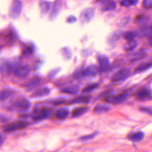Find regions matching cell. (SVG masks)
<instances>
[{
  "label": "cell",
  "instance_id": "obj_1",
  "mask_svg": "<svg viewBox=\"0 0 152 152\" xmlns=\"http://www.w3.org/2000/svg\"><path fill=\"white\" fill-rule=\"evenodd\" d=\"M130 92L129 91H125L117 95H108L104 99V100L108 103L119 104L126 100Z\"/></svg>",
  "mask_w": 152,
  "mask_h": 152
},
{
  "label": "cell",
  "instance_id": "obj_2",
  "mask_svg": "<svg viewBox=\"0 0 152 152\" xmlns=\"http://www.w3.org/2000/svg\"><path fill=\"white\" fill-rule=\"evenodd\" d=\"M22 8L23 4L20 0H13L10 8V16L12 18H18L21 14Z\"/></svg>",
  "mask_w": 152,
  "mask_h": 152
},
{
  "label": "cell",
  "instance_id": "obj_3",
  "mask_svg": "<svg viewBox=\"0 0 152 152\" xmlns=\"http://www.w3.org/2000/svg\"><path fill=\"white\" fill-rule=\"evenodd\" d=\"M28 125V123L23 121H18L5 126L3 128V131L5 132H11L20 130L26 128Z\"/></svg>",
  "mask_w": 152,
  "mask_h": 152
},
{
  "label": "cell",
  "instance_id": "obj_4",
  "mask_svg": "<svg viewBox=\"0 0 152 152\" xmlns=\"http://www.w3.org/2000/svg\"><path fill=\"white\" fill-rule=\"evenodd\" d=\"M131 74V70L128 68H122L115 72L112 77V81L115 83L123 81L126 80Z\"/></svg>",
  "mask_w": 152,
  "mask_h": 152
},
{
  "label": "cell",
  "instance_id": "obj_5",
  "mask_svg": "<svg viewBox=\"0 0 152 152\" xmlns=\"http://www.w3.org/2000/svg\"><path fill=\"white\" fill-rule=\"evenodd\" d=\"M95 10L93 8H87L83 10L80 15V21L81 24H84L89 23L94 15Z\"/></svg>",
  "mask_w": 152,
  "mask_h": 152
},
{
  "label": "cell",
  "instance_id": "obj_6",
  "mask_svg": "<svg viewBox=\"0 0 152 152\" xmlns=\"http://www.w3.org/2000/svg\"><path fill=\"white\" fill-rule=\"evenodd\" d=\"M50 109H48V108H42V109H39L37 110L35 114L33 116V119L35 121H40L42 119H44L46 118H48L50 113Z\"/></svg>",
  "mask_w": 152,
  "mask_h": 152
},
{
  "label": "cell",
  "instance_id": "obj_7",
  "mask_svg": "<svg viewBox=\"0 0 152 152\" xmlns=\"http://www.w3.org/2000/svg\"><path fill=\"white\" fill-rule=\"evenodd\" d=\"M62 8V2L60 0H56L53 4L51 12L50 13V19L54 20L59 14Z\"/></svg>",
  "mask_w": 152,
  "mask_h": 152
},
{
  "label": "cell",
  "instance_id": "obj_8",
  "mask_svg": "<svg viewBox=\"0 0 152 152\" xmlns=\"http://www.w3.org/2000/svg\"><path fill=\"white\" fill-rule=\"evenodd\" d=\"M30 68L28 66H20L16 68L14 70V75L18 78L26 77L30 73Z\"/></svg>",
  "mask_w": 152,
  "mask_h": 152
},
{
  "label": "cell",
  "instance_id": "obj_9",
  "mask_svg": "<svg viewBox=\"0 0 152 152\" xmlns=\"http://www.w3.org/2000/svg\"><path fill=\"white\" fill-rule=\"evenodd\" d=\"M116 7V2L113 0H105L102 1L100 5V10L105 12L114 10Z\"/></svg>",
  "mask_w": 152,
  "mask_h": 152
},
{
  "label": "cell",
  "instance_id": "obj_10",
  "mask_svg": "<svg viewBox=\"0 0 152 152\" xmlns=\"http://www.w3.org/2000/svg\"><path fill=\"white\" fill-rule=\"evenodd\" d=\"M14 106L17 108L22 109V110H26L30 108L31 104L30 102L24 97L19 98L14 103Z\"/></svg>",
  "mask_w": 152,
  "mask_h": 152
},
{
  "label": "cell",
  "instance_id": "obj_11",
  "mask_svg": "<svg viewBox=\"0 0 152 152\" xmlns=\"http://www.w3.org/2000/svg\"><path fill=\"white\" fill-rule=\"evenodd\" d=\"M99 64V69L100 71L105 70L109 65V59L107 56L104 55H99L97 57Z\"/></svg>",
  "mask_w": 152,
  "mask_h": 152
},
{
  "label": "cell",
  "instance_id": "obj_12",
  "mask_svg": "<svg viewBox=\"0 0 152 152\" xmlns=\"http://www.w3.org/2000/svg\"><path fill=\"white\" fill-rule=\"evenodd\" d=\"M99 67L94 64H91L88 65L85 68H83V73L84 77H88V76H93L95 75L98 71Z\"/></svg>",
  "mask_w": 152,
  "mask_h": 152
},
{
  "label": "cell",
  "instance_id": "obj_13",
  "mask_svg": "<svg viewBox=\"0 0 152 152\" xmlns=\"http://www.w3.org/2000/svg\"><path fill=\"white\" fill-rule=\"evenodd\" d=\"M151 96V91L146 87L141 88L136 94L137 97L140 100H145L148 99Z\"/></svg>",
  "mask_w": 152,
  "mask_h": 152
},
{
  "label": "cell",
  "instance_id": "obj_14",
  "mask_svg": "<svg viewBox=\"0 0 152 152\" xmlns=\"http://www.w3.org/2000/svg\"><path fill=\"white\" fill-rule=\"evenodd\" d=\"M123 32L121 30H116L113 32L108 37L107 42L110 45H115L116 42L119 39V38L122 36Z\"/></svg>",
  "mask_w": 152,
  "mask_h": 152
},
{
  "label": "cell",
  "instance_id": "obj_15",
  "mask_svg": "<svg viewBox=\"0 0 152 152\" xmlns=\"http://www.w3.org/2000/svg\"><path fill=\"white\" fill-rule=\"evenodd\" d=\"M50 92V90L48 87H44L42 88H39L36 90L32 94V97H41L45 96L48 95Z\"/></svg>",
  "mask_w": 152,
  "mask_h": 152
},
{
  "label": "cell",
  "instance_id": "obj_16",
  "mask_svg": "<svg viewBox=\"0 0 152 152\" xmlns=\"http://www.w3.org/2000/svg\"><path fill=\"white\" fill-rule=\"evenodd\" d=\"M91 99V96L89 95L81 96L72 99L69 102V103H87L90 101Z\"/></svg>",
  "mask_w": 152,
  "mask_h": 152
},
{
  "label": "cell",
  "instance_id": "obj_17",
  "mask_svg": "<svg viewBox=\"0 0 152 152\" xmlns=\"http://www.w3.org/2000/svg\"><path fill=\"white\" fill-rule=\"evenodd\" d=\"M151 68H152V61H150V62L143 63L139 65L135 69L134 71L136 73H140V72L145 71Z\"/></svg>",
  "mask_w": 152,
  "mask_h": 152
},
{
  "label": "cell",
  "instance_id": "obj_18",
  "mask_svg": "<svg viewBox=\"0 0 152 152\" xmlns=\"http://www.w3.org/2000/svg\"><path fill=\"white\" fill-rule=\"evenodd\" d=\"M146 55H147L146 52L143 49H141L133 55V56L131 58L130 61L132 62H136V61H140L141 59H142L143 58H144L146 56Z\"/></svg>",
  "mask_w": 152,
  "mask_h": 152
},
{
  "label": "cell",
  "instance_id": "obj_19",
  "mask_svg": "<svg viewBox=\"0 0 152 152\" xmlns=\"http://www.w3.org/2000/svg\"><path fill=\"white\" fill-rule=\"evenodd\" d=\"M79 91V87L77 86H69L62 88L61 90V91L64 93L75 94H77Z\"/></svg>",
  "mask_w": 152,
  "mask_h": 152
},
{
  "label": "cell",
  "instance_id": "obj_20",
  "mask_svg": "<svg viewBox=\"0 0 152 152\" xmlns=\"http://www.w3.org/2000/svg\"><path fill=\"white\" fill-rule=\"evenodd\" d=\"M88 110V108L87 107H79L74 109L72 112V117L73 118H78L83 115H84L85 113L87 112V111Z\"/></svg>",
  "mask_w": 152,
  "mask_h": 152
},
{
  "label": "cell",
  "instance_id": "obj_21",
  "mask_svg": "<svg viewBox=\"0 0 152 152\" xmlns=\"http://www.w3.org/2000/svg\"><path fill=\"white\" fill-rule=\"evenodd\" d=\"M40 82V79L39 77H34L32 78L31 79H30L28 81L25 83L24 84H23V86L25 88H33L36 87L37 85H38L39 84V83Z\"/></svg>",
  "mask_w": 152,
  "mask_h": 152
},
{
  "label": "cell",
  "instance_id": "obj_22",
  "mask_svg": "<svg viewBox=\"0 0 152 152\" xmlns=\"http://www.w3.org/2000/svg\"><path fill=\"white\" fill-rule=\"evenodd\" d=\"M135 33H136L137 36L143 37V36L148 35L151 32L150 27L147 26H143L142 27H140L138 30L135 31Z\"/></svg>",
  "mask_w": 152,
  "mask_h": 152
},
{
  "label": "cell",
  "instance_id": "obj_23",
  "mask_svg": "<svg viewBox=\"0 0 152 152\" xmlns=\"http://www.w3.org/2000/svg\"><path fill=\"white\" fill-rule=\"evenodd\" d=\"M144 137V132H142L141 131H138V132H137L131 134L128 138L131 141L137 142H140V141H141L143 139Z\"/></svg>",
  "mask_w": 152,
  "mask_h": 152
},
{
  "label": "cell",
  "instance_id": "obj_24",
  "mask_svg": "<svg viewBox=\"0 0 152 152\" xmlns=\"http://www.w3.org/2000/svg\"><path fill=\"white\" fill-rule=\"evenodd\" d=\"M138 46V43L135 40L128 41L124 46V49L126 52H129L135 49Z\"/></svg>",
  "mask_w": 152,
  "mask_h": 152
},
{
  "label": "cell",
  "instance_id": "obj_25",
  "mask_svg": "<svg viewBox=\"0 0 152 152\" xmlns=\"http://www.w3.org/2000/svg\"><path fill=\"white\" fill-rule=\"evenodd\" d=\"M69 112L66 109H58L55 113V116L58 119H64L66 118L69 115Z\"/></svg>",
  "mask_w": 152,
  "mask_h": 152
},
{
  "label": "cell",
  "instance_id": "obj_26",
  "mask_svg": "<svg viewBox=\"0 0 152 152\" xmlns=\"http://www.w3.org/2000/svg\"><path fill=\"white\" fill-rule=\"evenodd\" d=\"M50 3L48 1H41L39 4V8L40 11L43 14H46L47 12H48L50 8Z\"/></svg>",
  "mask_w": 152,
  "mask_h": 152
},
{
  "label": "cell",
  "instance_id": "obj_27",
  "mask_svg": "<svg viewBox=\"0 0 152 152\" xmlns=\"http://www.w3.org/2000/svg\"><path fill=\"white\" fill-rule=\"evenodd\" d=\"M110 109V107L106 105L97 104L94 108V112L96 113H103L107 112Z\"/></svg>",
  "mask_w": 152,
  "mask_h": 152
},
{
  "label": "cell",
  "instance_id": "obj_28",
  "mask_svg": "<svg viewBox=\"0 0 152 152\" xmlns=\"http://www.w3.org/2000/svg\"><path fill=\"white\" fill-rule=\"evenodd\" d=\"M13 93L14 91L11 90H3L0 91V101H2L8 99Z\"/></svg>",
  "mask_w": 152,
  "mask_h": 152
},
{
  "label": "cell",
  "instance_id": "obj_29",
  "mask_svg": "<svg viewBox=\"0 0 152 152\" xmlns=\"http://www.w3.org/2000/svg\"><path fill=\"white\" fill-rule=\"evenodd\" d=\"M149 20V17L144 14H140L135 17V21L139 24H142L147 23Z\"/></svg>",
  "mask_w": 152,
  "mask_h": 152
},
{
  "label": "cell",
  "instance_id": "obj_30",
  "mask_svg": "<svg viewBox=\"0 0 152 152\" xmlns=\"http://www.w3.org/2000/svg\"><path fill=\"white\" fill-rule=\"evenodd\" d=\"M122 36H123L124 38L126 40H127V41H129V40H134V38L137 36L135 31H126L125 33H123Z\"/></svg>",
  "mask_w": 152,
  "mask_h": 152
},
{
  "label": "cell",
  "instance_id": "obj_31",
  "mask_svg": "<svg viewBox=\"0 0 152 152\" xmlns=\"http://www.w3.org/2000/svg\"><path fill=\"white\" fill-rule=\"evenodd\" d=\"M99 87V84L97 83H94V84H91L90 85L87 86L83 89V93H90L94 90H96L97 87Z\"/></svg>",
  "mask_w": 152,
  "mask_h": 152
},
{
  "label": "cell",
  "instance_id": "obj_32",
  "mask_svg": "<svg viewBox=\"0 0 152 152\" xmlns=\"http://www.w3.org/2000/svg\"><path fill=\"white\" fill-rule=\"evenodd\" d=\"M139 0H122L121 5L124 7H130L136 5Z\"/></svg>",
  "mask_w": 152,
  "mask_h": 152
},
{
  "label": "cell",
  "instance_id": "obj_33",
  "mask_svg": "<svg viewBox=\"0 0 152 152\" xmlns=\"http://www.w3.org/2000/svg\"><path fill=\"white\" fill-rule=\"evenodd\" d=\"M73 75H74L73 77L75 79H80L84 77V73H83V68H80L77 71H75Z\"/></svg>",
  "mask_w": 152,
  "mask_h": 152
},
{
  "label": "cell",
  "instance_id": "obj_34",
  "mask_svg": "<svg viewBox=\"0 0 152 152\" xmlns=\"http://www.w3.org/2000/svg\"><path fill=\"white\" fill-rule=\"evenodd\" d=\"M97 134V132H93L91 134H88V135H84V136H82L80 138V141H87V140H90L91 139H93L94 138Z\"/></svg>",
  "mask_w": 152,
  "mask_h": 152
},
{
  "label": "cell",
  "instance_id": "obj_35",
  "mask_svg": "<svg viewBox=\"0 0 152 152\" xmlns=\"http://www.w3.org/2000/svg\"><path fill=\"white\" fill-rule=\"evenodd\" d=\"M142 6L144 9L150 10L152 8V0H143Z\"/></svg>",
  "mask_w": 152,
  "mask_h": 152
},
{
  "label": "cell",
  "instance_id": "obj_36",
  "mask_svg": "<svg viewBox=\"0 0 152 152\" xmlns=\"http://www.w3.org/2000/svg\"><path fill=\"white\" fill-rule=\"evenodd\" d=\"M129 20H130V18L129 17H125L122 18L119 23V26H121V27L126 26L129 23Z\"/></svg>",
  "mask_w": 152,
  "mask_h": 152
},
{
  "label": "cell",
  "instance_id": "obj_37",
  "mask_svg": "<svg viewBox=\"0 0 152 152\" xmlns=\"http://www.w3.org/2000/svg\"><path fill=\"white\" fill-rule=\"evenodd\" d=\"M63 55L64 56L67 58V59H70L71 57V52L69 48H65L63 49Z\"/></svg>",
  "mask_w": 152,
  "mask_h": 152
},
{
  "label": "cell",
  "instance_id": "obj_38",
  "mask_svg": "<svg viewBox=\"0 0 152 152\" xmlns=\"http://www.w3.org/2000/svg\"><path fill=\"white\" fill-rule=\"evenodd\" d=\"M140 110L143 112H145L148 113L149 115H152V107H140Z\"/></svg>",
  "mask_w": 152,
  "mask_h": 152
},
{
  "label": "cell",
  "instance_id": "obj_39",
  "mask_svg": "<svg viewBox=\"0 0 152 152\" xmlns=\"http://www.w3.org/2000/svg\"><path fill=\"white\" fill-rule=\"evenodd\" d=\"M32 52H33V49L31 47H27L23 50V54L24 55H28L32 53Z\"/></svg>",
  "mask_w": 152,
  "mask_h": 152
},
{
  "label": "cell",
  "instance_id": "obj_40",
  "mask_svg": "<svg viewBox=\"0 0 152 152\" xmlns=\"http://www.w3.org/2000/svg\"><path fill=\"white\" fill-rule=\"evenodd\" d=\"M76 21H77L76 17L73 15L69 16L66 19V21L69 23H75Z\"/></svg>",
  "mask_w": 152,
  "mask_h": 152
},
{
  "label": "cell",
  "instance_id": "obj_41",
  "mask_svg": "<svg viewBox=\"0 0 152 152\" xmlns=\"http://www.w3.org/2000/svg\"><path fill=\"white\" fill-rule=\"evenodd\" d=\"M8 121V118L3 115L2 114H0V122H6Z\"/></svg>",
  "mask_w": 152,
  "mask_h": 152
},
{
  "label": "cell",
  "instance_id": "obj_42",
  "mask_svg": "<svg viewBox=\"0 0 152 152\" xmlns=\"http://www.w3.org/2000/svg\"><path fill=\"white\" fill-rule=\"evenodd\" d=\"M58 72V69H55V70H53V71H51V72L49 74L48 76H49V78H53V77H54L56 75V74Z\"/></svg>",
  "mask_w": 152,
  "mask_h": 152
},
{
  "label": "cell",
  "instance_id": "obj_43",
  "mask_svg": "<svg viewBox=\"0 0 152 152\" xmlns=\"http://www.w3.org/2000/svg\"><path fill=\"white\" fill-rule=\"evenodd\" d=\"M148 42L149 45L152 46V34H151V35L149 36L148 39Z\"/></svg>",
  "mask_w": 152,
  "mask_h": 152
},
{
  "label": "cell",
  "instance_id": "obj_44",
  "mask_svg": "<svg viewBox=\"0 0 152 152\" xmlns=\"http://www.w3.org/2000/svg\"><path fill=\"white\" fill-rule=\"evenodd\" d=\"M3 142H4V140H3V138L0 136V146L2 144Z\"/></svg>",
  "mask_w": 152,
  "mask_h": 152
},
{
  "label": "cell",
  "instance_id": "obj_45",
  "mask_svg": "<svg viewBox=\"0 0 152 152\" xmlns=\"http://www.w3.org/2000/svg\"><path fill=\"white\" fill-rule=\"evenodd\" d=\"M103 1H105V0H96V1H97V2H102Z\"/></svg>",
  "mask_w": 152,
  "mask_h": 152
},
{
  "label": "cell",
  "instance_id": "obj_46",
  "mask_svg": "<svg viewBox=\"0 0 152 152\" xmlns=\"http://www.w3.org/2000/svg\"><path fill=\"white\" fill-rule=\"evenodd\" d=\"M150 30H151V32L152 33V25L150 27Z\"/></svg>",
  "mask_w": 152,
  "mask_h": 152
}]
</instances>
